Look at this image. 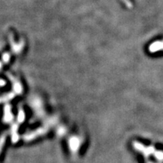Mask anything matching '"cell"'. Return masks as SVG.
<instances>
[{"instance_id": "1", "label": "cell", "mask_w": 163, "mask_h": 163, "mask_svg": "<svg viewBox=\"0 0 163 163\" xmlns=\"http://www.w3.org/2000/svg\"><path fill=\"white\" fill-rule=\"evenodd\" d=\"M163 50V40L156 41L153 42L149 46V52L151 53H156L157 52H160Z\"/></svg>"}, {"instance_id": "2", "label": "cell", "mask_w": 163, "mask_h": 163, "mask_svg": "<svg viewBox=\"0 0 163 163\" xmlns=\"http://www.w3.org/2000/svg\"><path fill=\"white\" fill-rule=\"evenodd\" d=\"M122 2L125 5V6L128 7V8H132V7H133V5H132V3L131 2L130 0H122Z\"/></svg>"}]
</instances>
